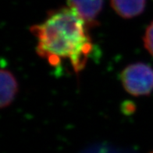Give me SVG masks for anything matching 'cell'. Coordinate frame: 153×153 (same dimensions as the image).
<instances>
[{
    "label": "cell",
    "instance_id": "cell-5",
    "mask_svg": "<svg viewBox=\"0 0 153 153\" xmlns=\"http://www.w3.org/2000/svg\"><path fill=\"white\" fill-rule=\"evenodd\" d=\"M111 6L120 17L131 19L142 13L146 0H111Z\"/></svg>",
    "mask_w": 153,
    "mask_h": 153
},
{
    "label": "cell",
    "instance_id": "cell-3",
    "mask_svg": "<svg viewBox=\"0 0 153 153\" xmlns=\"http://www.w3.org/2000/svg\"><path fill=\"white\" fill-rule=\"evenodd\" d=\"M67 4L88 27L98 24L96 18L103 10V0H67Z\"/></svg>",
    "mask_w": 153,
    "mask_h": 153
},
{
    "label": "cell",
    "instance_id": "cell-4",
    "mask_svg": "<svg viewBox=\"0 0 153 153\" xmlns=\"http://www.w3.org/2000/svg\"><path fill=\"white\" fill-rule=\"evenodd\" d=\"M18 91V83L10 70H1V107H9Z\"/></svg>",
    "mask_w": 153,
    "mask_h": 153
},
{
    "label": "cell",
    "instance_id": "cell-1",
    "mask_svg": "<svg viewBox=\"0 0 153 153\" xmlns=\"http://www.w3.org/2000/svg\"><path fill=\"white\" fill-rule=\"evenodd\" d=\"M88 27L69 6L52 10L42 23L31 27L37 40V54L54 67L67 61L79 73L94 48Z\"/></svg>",
    "mask_w": 153,
    "mask_h": 153
},
{
    "label": "cell",
    "instance_id": "cell-2",
    "mask_svg": "<svg viewBox=\"0 0 153 153\" xmlns=\"http://www.w3.org/2000/svg\"><path fill=\"white\" fill-rule=\"evenodd\" d=\"M120 80L130 95H148L153 91V68L142 62L129 65L120 73Z\"/></svg>",
    "mask_w": 153,
    "mask_h": 153
},
{
    "label": "cell",
    "instance_id": "cell-6",
    "mask_svg": "<svg viewBox=\"0 0 153 153\" xmlns=\"http://www.w3.org/2000/svg\"><path fill=\"white\" fill-rule=\"evenodd\" d=\"M143 41L146 50L151 56H153V21L147 27L144 35Z\"/></svg>",
    "mask_w": 153,
    "mask_h": 153
}]
</instances>
